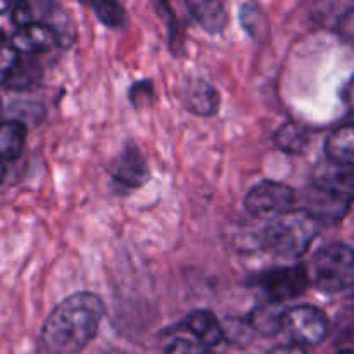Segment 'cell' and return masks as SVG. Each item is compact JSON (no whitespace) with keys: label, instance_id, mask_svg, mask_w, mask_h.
<instances>
[{"label":"cell","instance_id":"cell-20","mask_svg":"<svg viewBox=\"0 0 354 354\" xmlns=\"http://www.w3.org/2000/svg\"><path fill=\"white\" fill-rule=\"evenodd\" d=\"M221 332H223V341L232 342L237 346H248L254 337L251 324L241 318H228L225 324H221Z\"/></svg>","mask_w":354,"mask_h":354},{"label":"cell","instance_id":"cell-4","mask_svg":"<svg viewBox=\"0 0 354 354\" xmlns=\"http://www.w3.org/2000/svg\"><path fill=\"white\" fill-rule=\"evenodd\" d=\"M282 332L290 337L292 344L318 346L328 334V318L311 304L287 308L282 315Z\"/></svg>","mask_w":354,"mask_h":354},{"label":"cell","instance_id":"cell-7","mask_svg":"<svg viewBox=\"0 0 354 354\" xmlns=\"http://www.w3.org/2000/svg\"><path fill=\"white\" fill-rule=\"evenodd\" d=\"M313 183L315 189L324 196L335 197V199H351L353 168L325 159L315 169Z\"/></svg>","mask_w":354,"mask_h":354},{"label":"cell","instance_id":"cell-19","mask_svg":"<svg viewBox=\"0 0 354 354\" xmlns=\"http://www.w3.org/2000/svg\"><path fill=\"white\" fill-rule=\"evenodd\" d=\"M90 9L95 12L100 23H104L109 28H123L127 23V12H124L123 6L111 0H102V2H92Z\"/></svg>","mask_w":354,"mask_h":354},{"label":"cell","instance_id":"cell-25","mask_svg":"<svg viewBox=\"0 0 354 354\" xmlns=\"http://www.w3.org/2000/svg\"><path fill=\"white\" fill-rule=\"evenodd\" d=\"M268 354H306V349L301 348L296 344H287V346H277Z\"/></svg>","mask_w":354,"mask_h":354},{"label":"cell","instance_id":"cell-23","mask_svg":"<svg viewBox=\"0 0 354 354\" xmlns=\"http://www.w3.org/2000/svg\"><path fill=\"white\" fill-rule=\"evenodd\" d=\"M17 59H19V55L10 45H0V83H6L10 71L16 66Z\"/></svg>","mask_w":354,"mask_h":354},{"label":"cell","instance_id":"cell-18","mask_svg":"<svg viewBox=\"0 0 354 354\" xmlns=\"http://www.w3.org/2000/svg\"><path fill=\"white\" fill-rule=\"evenodd\" d=\"M40 66L28 55L26 59H17L9 78L6 80V85L14 90H26L37 85L40 82Z\"/></svg>","mask_w":354,"mask_h":354},{"label":"cell","instance_id":"cell-30","mask_svg":"<svg viewBox=\"0 0 354 354\" xmlns=\"http://www.w3.org/2000/svg\"><path fill=\"white\" fill-rule=\"evenodd\" d=\"M0 113H2V99H0Z\"/></svg>","mask_w":354,"mask_h":354},{"label":"cell","instance_id":"cell-21","mask_svg":"<svg viewBox=\"0 0 354 354\" xmlns=\"http://www.w3.org/2000/svg\"><path fill=\"white\" fill-rule=\"evenodd\" d=\"M259 21H263V12L254 3H245L241 7V23L249 35L258 38L259 35Z\"/></svg>","mask_w":354,"mask_h":354},{"label":"cell","instance_id":"cell-28","mask_svg":"<svg viewBox=\"0 0 354 354\" xmlns=\"http://www.w3.org/2000/svg\"><path fill=\"white\" fill-rule=\"evenodd\" d=\"M3 40H6V35H3V31H0V45H3Z\"/></svg>","mask_w":354,"mask_h":354},{"label":"cell","instance_id":"cell-10","mask_svg":"<svg viewBox=\"0 0 354 354\" xmlns=\"http://www.w3.org/2000/svg\"><path fill=\"white\" fill-rule=\"evenodd\" d=\"M185 325L190 332L197 337L199 344L211 349L223 342V332L221 324L216 315L209 310H194L185 318Z\"/></svg>","mask_w":354,"mask_h":354},{"label":"cell","instance_id":"cell-27","mask_svg":"<svg viewBox=\"0 0 354 354\" xmlns=\"http://www.w3.org/2000/svg\"><path fill=\"white\" fill-rule=\"evenodd\" d=\"M3 176H6V166H3V162H0V183H2Z\"/></svg>","mask_w":354,"mask_h":354},{"label":"cell","instance_id":"cell-2","mask_svg":"<svg viewBox=\"0 0 354 354\" xmlns=\"http://www.w3.org/2000/svg\"><path fill=\"white\" fill-rule=\"evenodd\" d=\"M322 230V221L306 207H294L270 221L261 234L266 249L282 258H301Z\"/></svg>","mask_w":354,"mask_h":354},{"label":"cell","instance_id":"cell-29","mask_svg":"<svg viewBox=\"0 0 354 354\" xmlns=\"http://www.w3.org/2000/svg\"><path fill=\"white\" fill-rule=\"evenodd\" d=\"M339 354H353L351 351H342V353H339Z\"/></svg>","mask_w":354,"mask_h":354},{"label":"cell","instance_id":"cell-8","mask_svg":"<svg viewBox=\"0 0 354 354\" xmlns=\"http://www.w3.org/2000/svg\"><path fill=\"white\" fill-rule=\"evenodd\" d=\"M114 178L121 183V185L128 187V189H137L142 187L149 178V169L145 158L142 152L138 151L137 145L130 144L118 158L116 165H114Z\"/></svg>","mask_w":354,"mask_h":354},{"label":"cell","instance_id":"cell-17","mask_svg":"<svg viewBox=\"0 0 354 354\" xmlns=\"http://www.w3.org/2000/svg\"><path fill=\"white\" fill-rule=\"evenodd\" d=\"M277 147L282 149L287 154H303L310 144V135L308 130L299 123H283L273 135Z\"/></svg>","mask_w":354,"mask_h":354},{"label":"cell","instance_id":"cell-13","mask_svg":"<svg viewBox=\"0 0 354 354\" xmlns=\"http://www.w3.org/2000/svg\"><path fill=\"white\" fill-rule=\"evenodd\" d=\"M187 107L190 113L199 114V116H213L218 113L220 107V95L214 86L204 80H196L189 85L187 92Z\"/></svg>","mask_w":354,"mask_h":354},{"label":"cell","instance_id":"cell-9","mask_svg":"<svg viewBox=\"0 0 354 354\" xmlns=\"http://www.w3.org/2000/svg\"><path fill=\"white\" fill-rule=\"evenodd\" d=\"M54 44V37H52V33L44 24L31 23L28 26L17 28L16 33L12 35V44H10V47L17 54H24L31 57V55H37L40 52L48 50Z\"/></svg>","mask_w":354,"mask_h":354},{"label":"cell","instance_id":"cell-15","mask_svg":"<svg viewBox=\"0 0 354 354\" xmlns=\"http://www.w3.org/2000/svg\"><path fill=\"white\" fill-rule=\"evenodd\" d=\"M282 304L266 303L256 308L252 311L249 324H251L254 334H261L265 337H273L279 332H282V315H283Z\"/></svg>","mask_w":354,"mask_h":354},{"label":"cell","instance_id":"cell-16","mask_svg":"<svg viewBox=\"0 0 354 354\" xmlns=\"http://www.w3.org/2000/svg\"><path fill=\"white\" fill-rule=\"evenodd\" d=\"M26 138V127L19 121L0 123V162L14 161L21 156Z\"/></svg>","mask_w":354,"mask_h":354},{"label":"cell","instance_id":"cell-24","mask_svg":"<svg viewBox=\"0 0 354 354\" xmlns=\"http://www.w3.org/2000/svg\"><path fill=\"white\" fill-rule=\"evenodd\" d=\"M12 23L16 24L17 28L28 26L31 23H37L35 21V12L31 9V6L28 2H19L14 6L12 9Z\"/></svg>","mask_w":354,"mask_h":354},{"label":"cell","instance_id":"cell-6","mask_svg":"<svg viewBox=\"0 0 354 354\" xmlns=\"http://www.w3.org/2000/svg\"><path fill=\"white\" fill-rule=\"evenodd\" d=\"M258 283L268 303L283 304L306 292L310 287V277L306 266L303 265L279 266L263 273L258 279Z\"/></svg>","mask_w":354,"mask_h":354},{"label":"cell","instance_id":"cell-11","mask_svg":"<svg viewBox=\"0 0 354 354\" xmlns=\"http://www.w3.org/2000/svg\"><path fill=\"white\" fill-rule=\"evenodd\" d=\"M190 14L201 28L207 33H221L228 24L225 6L218 0H190L187 2Z\"/></svg>","mask_w":354,"mask_h":354},{"label":"cell","instance_id":"cell-26","mask_svg":"<svg viewBox=\"0 0 354 354\" xmlns=\"http://www.w3.org/2000/svg\"><path fill=\"white\" fill-rule=\"evenodd\" d=\"M9 7H10L9 2H3V0H0V14L6 12V10L9 9Z\"/></svg>","mask_w":354,"mask_h":354},{"label":"cell","instance_id":"cell-3","mask_svg":"<svg viewBox=\"0 0 354 354\" xmlns=\"http://www.w3.org/2000/svg\"><path fill=\"white\" fill-rule=\"evenodd\" d=\"M308 270L310 283L325 294L349 290L354 280V254L346 244H330L322 248L311 259Z\"/></svg>","mask_w":354,"mask_h":354},{"label":"cell","instance_id":"cell-14","mask_svg":"<svg viewBox=\"0 0 354 354\" xmlns=\"http://www.w3.org/2000/svg\"><path fill=\"white\" fill-rule=\"evenodd\" d=\"M325 154L332 162L341 166H351L354 162V133L351 124L337 128L325 140Z\"/></svg>","mask_w":354,"mask_h":354},{"label":"cell","instance_id":"cell-12","mask_svg":"<svg viewBox=\"0 0 354 354\" xmlns=\"http://www.w3.org/2000/svg\"><path fill=\"white\" fill-rule=\"evenodd\" d=\"M41 24L50 31L54 41L59 47L68 48L76 40V26L73 23L71 16L57 3H48Z\"/></svg>","mask_w":354,"mask_h":354},{"label":"cell","instance_id":"cell-5","mask_svg":"<svg viewBox=\"0 0 354 354\" xmlns=\"http://www.w3.org/2000/svg\"><path fill=\"white\" fill-rule=\"evenodd\" d=\"M294 203H296V190L286 183L272 182V180H265L252 187L244 199V206L251 216L270 221L294 209Z\"/></svg>","mask_w":354,"mask_h":354},{"label":"cell","instance_id":"cell-22","mask_svg":"<svg viewBox=\"0 0 354 354\" xmlns=\"http://www.w3.org/2000/svg\"><path fill=\"white\" fill-rule=\"evenodd\" d=\"M166 354H214L211 349L204 348L199 342L189 341V339H176L169 344Z\"/></svg>","mask_w":354,"mask_h":354},{"label":"cell","instance_id":"cell-1","mask_svg":"<svg viewBox=\"0 0 354 354\" xmlns=\"http://www.w3.org/2000/svg\"><path fill=\"white\" fill-rule=\"evenodd\" d=\"M106 308L99 296L76 292L52 310L41 327L40 346L45 354H78L92 342Z\"/></svg>","mask_w":354,"mask_h":354}]
</instances>
